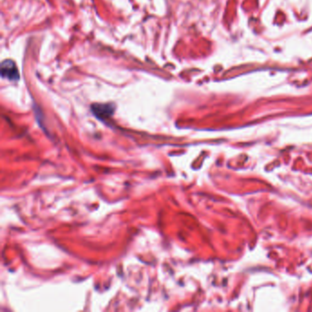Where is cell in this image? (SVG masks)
Instances as JSON below:
<instances>
[{
  "label": "cell",
  "mask_w": 312,
  "mask_h": 312,
  "mask_svg": "<svg viewBox=\"0 0 312 312\" xmlns=\"http://www.w3.org/2000/svg\"><path fill=\"white\" fill-rule=\"evenodd\" d=\"M1 76L13 82L20 80V72L13 61L6 60L1 63Z\"/></svg>",
  "instance_id": "obj_1"
},
{
  "label": "cell",
  "mask_w": 312,
  "mask_h": 312,
  "mask_svg": "<svg viewBox=\"0 0 312 312\" xmlns=\"http://www.w3.org/2000/svg\"><path fill=\"white\" fill-rule=\"evenodd\" d=\"M93 114L100 120L110 118L116 110V106L113 104H94L91 107Z\"/></svg>",
  "instance_id": "obj_2"
}]
</instances>
